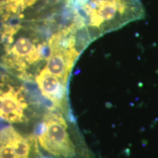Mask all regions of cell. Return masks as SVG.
<instances>
[{"mask_svg":"<svg viewBox=\"0 0 158 158\" xmlns=\"http://www.w3.org/2000/svg\"><path fill=\"white\" fill-rule=\"evenodd\" d=\"M33 126L39 147L52 158H95L72 113L46 110Z\"/></svg>","mask_w":158,"mask_h":158,"instance_id":"cell-1","label":"cell"},{"mask_svg":"<svg viewBox=\"0 0 158 158\" xmlns=\"http://www.w3.org/2000/svg\"><path fill=\"white\" fill-rule=\"evenodd\" d=\"M75 24L90 41L145 17L140 0H85L75 8Z\"/></svg>","mask_w":158,"mask_h":158,"instance_id":"cell-2","label":"cell"},{"mask_svg":"<svg viewBox=\"0 0 158 158\" xmlns=\"http://www.w3.org/2000/svg\"><path fill=\"white\" fill-rule=\"evenodd\" d=\"M45 110L26 84H19L4 75L0 78V119L7 123L29 126Z\"/></svg>","mask_w":158,"mask_h":158,"instance_id":"cell-3","label":"cell"},{"mask_svg":"<svg viewBox=\"0 0 158 158\" xmlns=\"http://www.w3.org/2000/svg\"><path fill=\"white\" fill-rule=\"evenodd\" d=\"M42 155L33 133L0 119V158H38Z\"/></svg>","mask_w":158,"mask_h":158,"instance_id":"cell-4","label":"cell"},{"mask_svg":"<svg viewBox=\"0 0 158 158\" xmlns=\"http://www.w3.org/2000/svg\"><path fill=\"white\" fill-rule=\"evenodd\" d=\"M38 158H52V157H48V156H45V155H43H43H41V156H40V157H38Z\"/></svg>","mask_w":158,"mask_h":158,"instance_id":"cell-5","label":"cell"}]
</instances>
